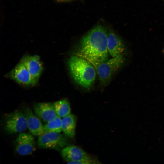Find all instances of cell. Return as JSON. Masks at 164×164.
Segmentation results:
<instances>
[{
    "label": "cell",
    "instance_id": "8",
    "mask_svg": "<svg viewBox=\"0 0 164 164\" xmlns=\"http://www.w3.org/2000/svg\"><path fill=\"white\" fill-rule=\"evenodd\" d=\"M9 75L11 78L22 84L29 86L36 84L21 61L10 71Z\"/></svg>",
    "mask_w": 164,
    "mask_h": 164
},
{
    "label": "cell",
    "instance_id": "6",
    "mask_svg": "<svg viewBox=\"0 0 164 164\" xmlns=\"http://www.w3.org/2000/svg\"><path fill=\"white\" fill-rule=\"evenodd\" d=\"M15 150L21 155H29L36 149L34 138L31 134L25 133L20 134L16 140Z\"/></svg>",
    "mask_w": 164,
    "mask_h": 164
},
{
    "label": "cell",
    "instance_id": "4",
    "mask_svg": "<svg viewBox=\"0 0 164 164\" xmlns=\"http://www.w3.org/2000/svg\"><path fill=\"white\" fill-rule=\"evenodd\" d=\"M67 137L59 132L45 133L39 136L37 145L39 148L61 150L68 145Z\"/></svg>",
    "mask_w": 164,
    "mask_h": 164
},
{
    "label": "cell",
    "instance_id": "1",
    "mask_svg": "<svg viewBox=\"0 0 164 164\" xmlns=\"http://www.w3.org/2000/svg\"><path fill=\"white\" fill-rule=\"evenodd\" d=\"M108 33L103 26H96L82 38L75 55L87 61L96 70L99 64L108 59Z\"/></svg>",
    "mask_w": 164,
    "mask_h": 164
},
{
    "label": "cell",
    "instance_id": "13",
    "mask_svg": "<svg viewBox=\"0 0 164 164\" xmlns=\"http://www.w3.org/2000/svg\"><path fill=\"white\" fill-rule=\"evenodd\" d=\"M77 118L73 114L63 117L62 119V131L67 137L73 138L75 135Z\"/></svg>",
    "mask_w": 164,
    "mask_h": 164
},
{
    "label": "cell",
    "instance_id": "7",
    "mask_svg": "<svg viewBox=\"0 0 164 164\" xmlns=\"http://www.w3.org/2000/svg\"><path fill=\"white\" fill-rule=\"evenodd\" d=\"M21 61L23 62L36 84L43 70L39 57L36 55H26Z\"/></svg>",
    "mask_w": 164,
    "mask_h": 164
},
{
    "label": "cell",
    "instance_id": "10",
    "mask_svg": "<svg viewBox=\"0 0 164 164\" xmlns=\"http://www.w3.org/2000/svg\"><path fill=\"white\" fill-rule=\"evenodd\" d=\"M33 108L35 114L45 122H48L57 116L53 104L50 102L36 103L34 104Z\"/></svg>",
    "mask_w": 164,
    "mask_h": 164
},
{
    "label": "cell",
    "instance_id": "3",
    "mask_svg": "<svg viewBox=\"0 0 164 164\" xmlns=\"http://www.w3.org/2000/svg\"><path fill=\"white\" fill-rule=\"evenodd\" d=\"M124 54L107 60L97 67L96 71L101 86H105L115 73L121 67L125 61Z\"/></svg>",
    "mask_w": 164,
    "mask_h": 164
},
{
    "label": "cell",
    "instance_id": "11",
    "mask_svg": "<svg viewBox=\"0 0 164 164\" xmlns=\"http://www.w3.org/2000/svg\"><path fill=\"white\" fill-rule=\"evenodd\" d=\"M61 154L68 164L81 160L89 155L82 149L74 145L64 147L61 150Z\"/></svg>",
    "mask_w": 164,
    "mask_h": 164
},
{
    "label": "cell",
    "instance_id": "5",
    "mask_svg": "<svg viewBox=\"0 0 164 164\" xmlns=\"http://www.w3.org/2000/svg\"><path fill=\"white\" fill-rule=\"evenodd\" d=\"M3 127L6 132L11 134L25 131L28 127L24 113L16 110L8 114L4 118Z\"/></svg>",
    "mask_w": 164,
    "mask_h": 164
},
{
    "label": "cell",
    "instance_id": "2",
    "mask_svg": "<svg viewBox=\"0 0 164 164\" xmlns=\"http://www.w3.org/2000/svg\"><path fill=\"white\" fill-rule=\"evenodd\" d=\"M68 65L71 74L77 84L87 89L91 87L96 78V70L90 63L74 55L69 59Z\"/></svg>",
    "mask_w": 164,
    "mask_h": 164
},
{
    "label": "cell",
    "instance_id": "9",
    "mask_svg": "<svg viewBox=\"0 0 164 164\" xmlns=\"http://www.w3.org/2000/svg\"><path fill=\"white\" fill-rule=\"evenodd\" d=\"M107 46L108 53L112 57L124 54L125 48L124 43L121 38L112 30L108 32Z\"/></svg>",
    "mask_w": 164,
    "mask_h": 164
},
{
    "label": "cell",
    "instance_id": "18",
    "mask_svg": "<svg viewBox=\"0 0 164 164\" xmlns=\"http://www.w3.org/2000/svg\"><path fill=\"white\" fill-rule=\"evenodd\" d=\"M68 0H66V1H68Z\"/></svg>",
    "mask_w": 164,
    "mask_h": 164
},
{
    "label": "cell",
    "instance_id": "12",
    "mask_svg": "<svg viewBox=\"0 0 164 164\" xmlns=\"http://www.w3.org/2000/svg\"><path fill=\"white\" fill-rule=\"evenodd\" d=\"M23 112L26 118L27 127L31 133L37 136L43 134V126L32 110L27 107L24 108Z\"/></svg>",
    "mask_w": 164,
    "mask_h": 164
},
{
    "label": "cell",
    "instance_id": "16",
    "mask_svg": "<svg viewBox=\"0 0 164 164\" xmlns=\"http://www.w3.org/2000/svg\"><path fill=\"white\" fill-rule=\"evenodd\" d=\"M100 163L99 161L92 157L88 155L87 157L79 160L78 161L74 162L71 163L70 164H99Z\"/></svg>",
    "mask_w": 164,
    "mask_h": 164
},
{
    "label": "cell",
    "instance_id": "17",
    "mask_svg": "<svg viewBox=\"0 0 164 164\" xmlns=\"http://www.w3.org/2000/svg\"><path fill=\"white\" fill-rule=\"evenodd\" d=\"M57 0L58 1H60V2L64 1H66V0Z\"/></svg>",
    "mask_w": 164,
    "mask_h": 164
},
{
    "label": "cell",
    "instance_id": "14",
    "mask_svg": "<svg viewBox=\"0 0 164 164\" xmlns=\"http://www.w3.org/2000/svg\"><path fill=\"white\" fill-rule=\"evenodd\" d=\"M53 104L57 115L58 116L63 118L70 114V105L67 99H63Z\"/></svg>",
    "mask_w": 164,
    "mask_h": 164
},
{
    "label": "cell",
    "instance_id": "15",
    "mask_svg": "<svg viewBox=\"0 0 164 164\" xmlns=\"http://www.w3.org/2000/svg\"><path fill=\"white\" fill-rule=\"evenodd\" d=\"M44 134L47 132L60 133L62 131V119L57 116L55 118L47 122L43 126Z\"/></svg>",
    "mask_w": 164,
    "mask_h": 164
}]
</instances>
